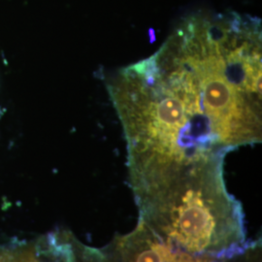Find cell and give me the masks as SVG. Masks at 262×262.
<instances>
[{
  "label": "cell",
  "instance_id": "6da1fadb",
  "mask_svg": "<svg viewBox=\"0 0 262 262\" xmlns=\"http://www.w3.org/2000/svg\"><path fill=\"white\" fill-rule=\"evenodd\" d=\"M261 20L235 12L183 19L152 56L108 91L127 146L129 180L223 163L261 142Z\"/></svg>",
  "mask_w": 262,
  "mask_h": 262
},
{
  "label": "cell",
  "instance_id": "7a4b0ae2",
  "mask_svg": "<svg viewBox=\"0 0 262 262\" xmlns=\"http://www.w3.org/2000/svg\"><path fill=\"white\" fill-rule=\"evenodd\" d=\"M131 187L139 221L178 262H215L249 247L243 208L227 191L224 166L187 169Z\"/></svg>",
  "mask_w": 262,
  "mask_h": 262
},
{
  "label": "cell",
  "instance_id": "3957f363",
  "mask_svg": "<svg viewBox=\"0 0 262 262\" xmlns=\"http://www.w3.org/2000/svg\"><path fill=\"white\" fill-rule=\"evenodd\" d=\"M116 254L121 262H177L176 255L140 221L133 232L118 240Z\"/></svg>",
  "mask_w": 262,
  "mask_h": 262
},
{
  "label": "cell",
  "instance_id": "277c9868",
  "mask_svg": "<svg viewBox=\"0 0 262 262\" xmlns=\"http://www.w3.org/2000/svg\"><path fill=\"white\" fill-rule=\"evenodd\" d=\"M0 262H40L37 256L30 250H2L0 251Z\"/></svg>",
  "mask_w": 262,
  "mask_h": 262
}]
</instances>
